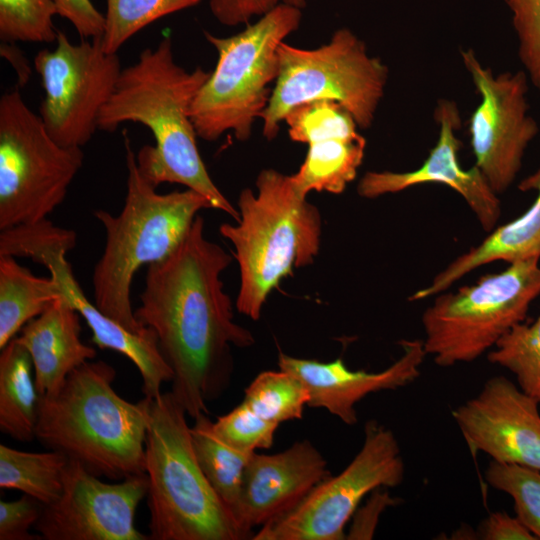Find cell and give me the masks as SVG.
Instances as JSON below:
<instances>
[{
  "label": "cell",
  "mask_w": 540,
  "mask_h": 540,
  "mask_svg": "<svg viewBox=\"0 0 540 540\" xmlns=\"http://www.w3.org/2000/svg\"><path fill=\"white\" fill-rule=\"evenodd\" d=\"M232 257L208 240L197 215L182 243L147 266L140 306L134 316L153 330L173 371L171 393L192 419L208 414L207 403L227 389L233 371L232 347L255 342L234 321L222 272Z\"/></svg>",
  "instance_id": "cell-1"
},
{
  "label": "cell",
  "mask_w": 540,
  "mask_h": 540,
  "mask_svg": "<svg viewBox=\"0 0 540 540\" xmlns=\"http://www.w3.org/2000/svg\"><path fill=\"white\" fill-rule=\"evenodd\" d=\"M201 67L187 71L174 57L166 36L145 48L137 61L122 69L115 90L98 118V130L115 131L126 122L140 123L153 134L155 145L136 154L143 177L154 187L176 183L207 198L213 209L239 221L240 214L215 185L201 158L190 118L191 104L209 77Z\"/></svg>",
  "instance_id": "cell-2"
},
{
  "label": "cell",
  "mask_w": 540,
  "mask_h": 540,
  "mask_svg": "<svg viewBox=\"0 0 540 540\" xmlns=\"http://www.w3.org/2000/svg\"><path fill=\"white\" fill-rule=\"evenodd\" d=\"M113 366L87 361L53 393L39 395L36 440L99 477L145 474L150 398L132 403L112 384Z\"/></svg>",
  "instance_id": "cell-3"
},
{
  "label": "cell",
  "mask_w": 540,
  "mask_h": 540,
  "mask_svg": "<svg viewBox=\"0 0 540 540\" xmlns=\"http://www.w3.org/2000/svg\"><path fill=\"white\" fill-rule=\"evenodd\" d=\"M127 192L122 210L113 215L94 211L105 231L102 256L94 266V303L105 315L134 333H143L131 305L136 272L169 256L185 239L198 212L212 208L200 193L186 188L160 194L138 169L136 154L123 134Z\"/></svg>",
  "instance_id": "cell-4"
},
{
  "label": "cell",
  "mask_w": 540,
  "mask_h": 540,
  "mask_svg": "<svg viewBox=\"0 0 540 540\" xmlns=\"http://www.w3.org/2000/svg\"><path fill=\"white\" fill-rule=\"evenodd\" d=\"M256 188V193L249 188L240 192L237 224L219 228L239 265L237 310L252 320L260 318L268 296L284 278L313 263L322 226L318 208L299 193L291 175L263 169Z\"/></svg>",
  "instance_id": "cell-5"
},
{
  "label": "cell",
  "mask_w": 540,
  "mask_h": 540,
  "mask_svg": "<svg viewBox=\"0 0 540 540\" xmlns=\"http://www.w3.org/2000/svg\"><path fill=\"white\" fill-rule=\"evenodd\" d=\"M187 416L171 391L150 398L145 443L149 539H252L204 475Z\"/></svg>",
  "instance_id": "cell-6"
},
{
  "label": "cell",
  "mask_w": 540,
  "mask_h": 540,
  "mask_svg": "<svg viewBox=\"0 0 540 540\" xmlns=\"http://www.w3.org/2000/svg\"><path fill=\"white\" fill-rule=\"evenodd\" d=\"M301 21L302 9L281 4L234 35L204 31L218 58L190 107L199 138L213 142L228 131L242 142L251 137L278 77L279 46Z\"/></svg>",
  "instance_id": "cell-7"
},
{
  "label": "cell",
  "mask_w": 540,
  "mask_h": 540,
  "mask_svg": "<svg viewBox=\"0 0 540 540\" xmlns=\"http://www.w3.org/2000/svg\"><path fill=\"white\" fill-rule=\"evenodd\" d=\"M278 56V77L260 117L268 141L278 135L294 107L312 101L339 103L361 129L373 124L387 85L388 67L371 56L350 29L335 30L326 44L314 49L283 42Z\"/></svg>",
  "instance_id": "cell-8"
},
{
  "label": "cell",
  "mask_w": 540,
  "mask_h": 540,
  "mask_svg": "<svg viewBox=\"0 0 540 540\" xmlns=\"http://www.w3.org/2000/svg\"><path fill=\"white\" fill-rule=\"evenodd\" d=\"M539 261H515L474 284L434 296L421 317L426 354L438 366L451 367L489 352L525 321L532 302L540 296Z\"/></svg>",
  "instance_id": "cell-9"
},
{
  "label": "cell",
  "mask_w": 540,
  "mask_h": 540,
  "mask_svg": "<svg viewBox=\"0 0 540 540\" xmlns=\"http://www.w3.org/2000/svg\"><path fill=\"white\" fill-rule=\"evenodd\" d=\"M80 147H64L18 88L0 98V230L47 218L83 166Z\"/></svg>",
  "instance_id": "cell-10"
},
{
  "label": "cell",
  "mask_w": 540,
  "mask_h": 540,
  "mask_svg": "<svg viewBox=\"0 0 540 540\" xmlns=\"http://www.w3.org/2000/svg\"><path fill=\"white\" fill-rule=\"evenodd\" d=\"M405 466L394 433L370 420L364 441L339 474L330 475L291 511L260 527L253 540H343L346 525L365 496L403 482Z\"/></svg>",
  "instance_id": "cell-11"
},
{
  "label": "cell",
  "mask_w": 540,
  "mask_h": 540,
  "mask_svg": "<svg viewBox=\"0 0 540 540\" xmlns=\"http://www.w3.org/2000/svg\"><path fill=\"white\" fill-rule=\"evenodd\" d=\"M55 43L34 57L44 90L39 115L58 144L82 148L98 130L99 115L122 71L120 59L104 52L100 38L72 43L58 30Z\"/></svg>",
  "instance_id": "cell-12"
},
{
  "label": "cell",
  "mask_w": 540,
  "mask_h": 540,
  "mask_svg": "<svg viewBox=\"0 0 540 540\" xmlns=\"http://www.w3.org/2000/svg\"><path fill=\"white\" fill-rule=\"evenodd\" d=\"M461 57L481 96L469 121L475 166L500 194L515 181L525 151L539 132L529 113L528 78L523 71L494 74L472 49L461 51Z\"/></svg>",
  "instance_id": "cell-13"
},
{
  "label": "cell",
  "mask_w": 540,
  "mask_h": 540,
  "mask_svg": "<svg viewBox=\"0 0 540 540\" xmlns=\"http://www.w3.org/2000/svg\"><path fill=\"white\" fill-rule=\"evenodd\" d=\"M147 489L146 473L109 483L69 460L61 495L43 505L34 529L45 540H147L135 526Z\"/></svg>",
  "instance_id": "cell-14"
},
{
  "label": "cell",
  "mask_w": 540,
  "mask_h": 540,
  "mask_svg": "<svg viewBox=\"0 0 540 540\" xmlns=\"http://www.w3.org/2000/svg\"><path fill=\"white\" fill-rule=\"evenodd\" d=\"M538 405L506 377L494 376L452 416L473 455L483 452L495 462L540 470Z\"/></svg>",
  "instance_id": "cell-15"
},
{
  "label": "cell",
  "mask_w": 540,
  "mask_h": 540,
  "mask_svg": "<svg viewBox=\"0 0 540 540\" xmlns=\"http://www.w3.org/2000/svg\"><path fill=\"white\" fill-rule=\"evenodd\" d=\"M434 116L439 126V136L424 162L418 168L406 172H366L358 182L357 193L363 198L374 199L421 184H443L456 191L472 210L481 227L491 232L501 215L500 200L475 165L471 169H463L459 163L461 142L456 132L461 120L456 103L440 99Z\"/></svg>",
  "instance_id": "cell-16"
},
{
  "label": "cell",
  "mask_w": 540,
  "mask_h": 540,
  "mask_svg": "<svg viewBox=\"0 0 540 540\" xmlns=\"http://www.w3.org/2000/svg\"><path fill=\"white\" fill-rule=\"evenodd\" d=\"M330 475L326 459L309 440L296 441L275 454L254 452L245 468L233 515L254 535V528L294 509Z\"/></svg>",
  "instance_id": "cell-17"
},
{
  "label": "cell",
  "mask_w": 540,
  "mask_h": 540,
  "mask_svg": "<svg viewBox=\"0 0 540 540\" xmlns=\"http://www.w3.org/2000/svg\"><path fill=\"white\" fill-rule=\"evenodd\" d=\"M402 354L382 371L351 370L342 358L331 362L297 358L280 352L279 369L287 371L306 385L308 407L322 408L346 425H355V406L367 395L396 390L413 383L421 374L427 356L420 339L401 340Z\"/></svg>",
  "instance_id": "cell-18"
},
{
  "label": "cell",
  "mask_w": 540,
  "mask_h": 540,
  "mask_svg": "<svg viewBox=\"0 0 540 540\" xmlns=\"http://www.w3.org/2000/svg\"><path fill=\"white\" fill-rule=\"evenodd\" d=\"M67 252L61 243H51L35 255L33 262L47 267L50 276L59 284L62 295L90 328L92 342L100 349L113 350L128 358L141 375L144 396L158 397L162 393L161 385L172 381L173 371L160 352L155 333L150 328L143 333H134L90 302L66 260Z\"/></svg>",
  "instance_id": "cell-19"
},
{
  "label": "cell",
  "mask_w": 540,
  "mask_h": 540,
  "mask_svg": "<svg viewBox=\"0 0 540 540\" xmlns=\"http://www.w3.org/2000/svg\"><path fill=\"white\" fill-rule=\"evenodd\" d=\"M80 317L62 296L30 320L17 336L32 359L39 395L55 392L74 369L96 357L95 348L80 338Z\"/></svg>",
  "instance_id": "cell-20"
},
{
  "label": "cell",
  "mask_w": 540,
  "mask_h": 540,
  "mask_svg": "<svg viewBox=\"0 0 540 540\" xmlns=\"http://www.w3.org/2000/svg\"><path fill=\"white\" fill-rule=\"evenodd\" d=\"M521 191H536L537 197L525 213L500 227L468 251L456 257L430 284L414 292L409 300L434 297L475 269L496 261L512 263L540 260V168L519 184Z\"/></svg>",
  "instance_id": "cell-21"
},
{
  "label": "cell",
  "mask_w": 540,
  "mask_h": 540,
  "mask_svg": "<svg viewBox=\"0 0 540 540\" xmlns=\"http://www.w3.org/2000/svg\"><path fill=\"white\" fill-rule=\"evenodd\" d=\"M33 363L17 336L0 353V430L19 442L36 439L39 393Z\"/></svg>",
  "instance_id": "cell-22"
},
{
  "label": "cell",
  "mask_w": 540,
  "mask_h": 540,
  "mask_svg": "<svg viewBox=\"0 0 540 540\" xmlns=\"http://www.w3.org/2000/svg\"><path fill=\"white\" fill-rule=\"evenodd\" d=\"M62 296L53 277H37L15 257L0 255V349Z\"/></svg>",
  "instance_id": "cell-23"
},
{
  "label": "cell",
  "mask_w": 540,
  "mask_h": 540,
  "mask_svg": "<svg viewBox=\"0 0 540 540\" xmlns=\"http://www.w3.org/2000/svg\"><path fill=\"white\" fill-rule=\"evenodd\" d=\"M307 145L303 163L291 175L296 189L305 197L311 191L342 193L356 178L364 159L366 139L356 132L319 138Z\"/></svg>",
  "instance_id": "cell-24"
},
{
  "label": "cell",
  "mask_w": 540,
  "mask_h": 540,
  "mask_svg": "<svg viewBox=\"0 0 540 540\" xmlns=\"http://www.w3.org/2000/svg\"><path fill=\"white\" fill-rule=\"evenodd\" d=\"M190 432L193 449L204 475L233 514L245 468L254 452L241 451L226 443L216 433L213 422L206 413L194 418Z\"/></svg>",
  "instance_id": "cell-25"
},
{
  "label": "cell",
  "mask_w": 540,
  "mask_h": 540,
  "mask_svg": "<svg viewBox=\"0 0 540 540\" xmlns=\"http://www.w3.org/2000/svg\"><path fill=\"white\" fill-rule=\"evenodd\" d=\"M69 459L61 452H27L0 445V487L48 505L62 493Z\"/></svg>",
  "instance_id": "cell-26"
},
{
  "label": "cell",
  "mask_w": 540,
  "mask_h": 540,
  "mask_svg": "<svg viewBox=\"0 0 540 540\" xmlns=\"http://www.w3.org/2000/svg\"><path fill=\"white\" fill-rule=\"evenodd\" d=\"M309 400L304 382L279 369L259 373L246 387L243 402L262 418L280 425L301 419Z\"/></svg>",
  "instance_id": "cell-27"
},
{
  "label": "cell",
  "mask_w": 540,
  "mask_h": 540,
  "mask_svg": "<svg viewBox=\"0 0 540 540\" xmlns=\"http://www.w3.org/2000/svg\"><path fill=\"white\" fill-rule=\"evenodd\" d=\"M201 0H106L104 52L117 54L135 34L159 19L197 6Z\"/></svg>",
  "instance_id": "cell-28"
},
{
  "label": "cell",
  "mask_w": 540,
  "mask_h": 540,
  "mask_svg": "<svg viewBox=\"0 0 540 540\" xmlns=\"http://www.w3.org/2000/svg\"><path fill=\"white\" fill-rule=\"evenodd\" d=\"M487 358L513 373L519 388L540 403V315L531 324L515 325Z\"/></svg>",
  "instance_id": "cell-29"
},
{
  "label": "cell",
  "mask_w": 540,
  "mask_h": 540,
  "mask_svg": "<svg viewBox=\"0 0 540 540\" xmlns=\"http://www.w3.org/2000/svg\"><path fill=\"white\" fill-rule=\"evenodd\" d=\"M485 479L492 488L513 499L516 517L540 539V470L492 460Z\"/></svg>",
  "instance_id": "cell-30"
},
{
  "label": "cell",
  "mask_w": 540,
  "mask_h": 540,
  "mask_svg": "<svg viewBox=\"0 0 540 540\" xmlns=\"http://www.w3.org/2000/svg\"><path fill=\"white\" fill-rule=\"evenodd\" d=\"M54 0H0V39L3 43L56 42Z\"/></svg>",
  "instance_id": "cell-31"
},
{
  "label": "cell",
  "mask_w": 540,
  "mask_h": 540,
  "mask_svg": "<svg viewBox=\"0 0 540 540\" xmlns=\"http://www.w3.org/2000/svg\"><path fill=\"white\" fill-rule=\"evenodd\" d=\"M292 141L308 144L328 136H346L358 132L353 116L339 103L319 100L294 107L285 117Z\"/></svg>",
  "instance_id": "cell-32"
},
{
  "label": "cell",
  "mask_w": 540,
  "mask_h": 540,
  "mask_svg": "<svg viewBox=\"0 0 540 540\" xmlns=\"http://www.w3.org/2000/svg\"><path fill=\"white\" fill-rule=\"evenodd\" d=\"M216 433L232 447L255 452L273 445L279 425L256 414L245 402H241L213 422Z\"/></svg>",
  "instance_id": "cell-33"
},
{
  "label": "cell",
  "mask_w": 540,
  "mask_h": 540,
  "mask_svg": "<svg viewBox=\"0 0 540 540\" xmlns=\"http://www.w3.org/2000/svg\"><path fill=\"white\" fill-rule=\"evenodd\" d=\"M528 80L540 95V0H506Z\"/></svg>",
  "instance_id": "cell-34"
},
{
  "label": "cell",
  "mask_w": 540,
  "mask_h": 540,
  "mask_svg": "<svg viewBox=\"0 0 540 540\" xmlns=\"http://www.w3.org/2000/svg\"><path fill=\"white\" fill-rule=\"evenodd\" d=\"M43 504L23 494L17 500L0 501V540H37L41 536L30 533L37 523Z\"/></svg>",
  "instance_id": "cell-35"
},
{
  "label": "cell",
  "mask_w": 540,
  "mask_h": 540,
  "mask_svg": "<svg viewBox=\"0 0 540 540\" xmlns=\"http://www.w3.org/2000/svg\"><path fill=\"white\" fill-rule=\"evenodd\" d=\"M281 4L303 9L307 0H209L211 14L226 26L247 25Z\"/></svg>",
  "instance_id": "cell-36"
},
{
  "label": "cell",
  "mask_w": 540,
  "mask_h": 540,
  "mask_svg": "<svg viewBox=\"0 0 540 540\" xmlns=\"http://www.w3.org/2000/svg\"><path fill=\"white\" fill-rule=\"evenodd\" d=\"M57 14L74 27L82 39H99L105 19L91 0H54Z\"/></svg>",
  "instance_id": "cell-37"
},
{
  "label": "cell",
  "mask_w": 540,
  "mask_h": 540,
  "mask_svg": "<svg viewBox=\"0 0 540 540\" xmlns=\"http://www.w3.org/2000/svg\"><path fill=\"white\" fill-rule=\"evenodd\" d=\"M386 488H379L372 492L365 505L358 507L351 520L352 525L346 539H372L383 511L396 505L397 499L389 496Z\"/></svg>",
  "instance_id": "cell-38"
},
{
  "label": "cell",
  "mask_w": 540,
  "mask_h": 540,
  "mask_svg": "<svg viewBox=\"0 0 540 540\" xmlns=\"http://www.w3.org/2000/svg\"><path fill=\"white\" fill-rule=\"evenodd\" d=\"M478 535L483 540H537L516 516L503 511L490 513L481 522Z\"/></svg>",
  "instance_id": "cell-39"
},
{
  "label": "cell",
  "mask_w": 540,
  "mask_h": 540,
  "mask_svg": "<svg viewBox=\"0 0 540 540\" xmlns=\"http://www.w3.org/2000/svg\"><path fill=\"white\" fill-rule=\"evenodd\" d=\"M1 55L5 57L16 69L19 84L24 85L30 77V68L21 51L14 46V43L1 44Z\"/></svg>",
  "instance_id": "cell-40"
}]
</instances>
